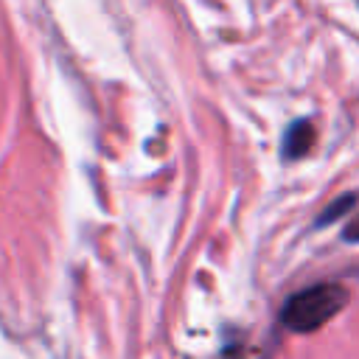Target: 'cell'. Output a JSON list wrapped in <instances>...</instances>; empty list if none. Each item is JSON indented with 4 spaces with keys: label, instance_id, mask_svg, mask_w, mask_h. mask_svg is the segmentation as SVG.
Listing matches in <instances>:
<instances>
[{
    "label": "cell",
    "instance_id": "obj_1",
    "mask_svg": "<svg viewBox=\"0 0 359 359\" xmlns=\"http://www.w3.org/2000/svg\"><path fill=\"white\" fill-rule=\"evenodd\" d=\"M348 303V292L339 283H317L297 294H292L280 311V320L292 331H317L325 325L342 306Z\"/></svg>",
    "mask_w": 359,
    "mask_h": 359
},
{
    "label": "cell",
    "instance_id": "obj_2",
    "mask_svg": "<svg viewBox=\"0 0 359 359\" xmlns=\"http://www.w3.org/2000/svg\"><path fill=\"white\" fill-rule=\"evenodd\" d=\"M311 143H314V126H311V121L300 118V121H294V123L286 129L280 151H283L286 160H297V157H303V154L311 149Z\"/></svg>",
    "mask_w": 359,
    "mask_h": 359
},
{
    "label": "cell",
    "instance_id": "obj_3",
    "mask_svg": "<svg viewBox=\"0 0 359 359\" xmlns=\"http://www.w3.org/2000/svg\"><path fill=\"white\" fill-rule=\"evenodd\" d=\"M353 199H356L353 194H348V196H339V199H337V202H334L328 210H323V216L317 219V224H325V222H334L337 216H342V213H345V210L353 205Z\"/></svg>",
    "mask_w": 359,
    "mask_h": 359
},
{
    "label": "cell",
    "instance_id": "obj_4",
    "mask_svg": "<svg viewBox=\"0 0 359 359\" xmlns=\"http://www.w3.org/2000/svg\"><path fill=\"white\" fill-rule=\"evenodd\" d=\"M345 238H348V241H359V216L345 227Z\"/></svg>",
    "mask_w": 359,
    "mask_h": 359
}]
</instances>
